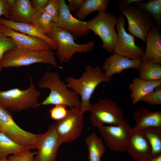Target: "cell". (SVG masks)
<instances>
[{
	"instance_id": "cell-33",
	"label": "cell",
	"mask_w": 161,
	"mask_h": 161,
	"mask_svg": "<svg viewBox=\"0 0 161 161\" xmlns=\"http://www.w3.org/2000/svg\"><path fill=\"white\" fill-rule=\"evenodd\" d=\"M59 0H49L47 4L42 10L51 15L55 19L57 23L59 16Z\"/></svg>"
},
{
	"instance_id": "cell-5",
	"label": "cell",
	"mask_w": 161,
	"mask_h": 161,
	"mask_svg": "<svg viewBox=\"0 0 161 161\" xmlns=\"http://www.w3.org/2000/svg\"><path fill=\"white\" fill-rule=\"evenodd\" d=\"M48 36L57 43L56 55L61 64L69 61L77 53H88L92 51L95 47V42L92 41L85 44L75 43L76 39L70 33L55 27Z\"/></svg>"
},
{
	"instance_id": "cell-38",
	"label": "cell",
	"mask_w": 161,
	"mask_h": 161,
	"mask_svg": "<svg viewBox=\"0 0 161 161\" xmlns=\"http://www.w3.org/2000/svg\"><path fill=\"white\" fill-rule=\"evenodd\" d=\"M144 1L142 0H122L117 1L118 5H127L133 4L137 2Z\"/></svg>"
},
{
	"instance_id": "cell-21",
	"label": "cell",
	"mask_w": 161,
	"mask_h": 161,
	"mask_svg": "<svg viewBox=\"0 0 161 161\" xmlns=\"http://www.w3.org/2000/svg\"><path fill=\"white\" fill-rule=\"evenodd\" d=\"M133 116L136 125L132 128L135 130L161 128V110L151 111L145 107H139L134 112Z\"/></svg>"
},
{
	"instance_id": "cell-2",
	"label": "cell",
	"mask_w": 161,
	"mask_h": 161,
	"mask_svg": "<svg viewBox=\"0 0 161 161\" xmlns=\"http://www.w3.org/2000/svg\"><path fill=\"white\" fill-rule=\"evenodd\" d=\"M38 87L50 90L49 95L40 103V105H62L80 109L81 100L79 95L74 91L68 88L60 79L57 72H46L38 82Z\"/></svg>"
},
{
	"instance_id": "cell-18",
	"label": "cell",
	"mask_w": 161,
	"mask_h": 161,
	"mask_svg": "<svg viewBox=\"0 0 161 161\" xmlns=\"http://www.w3.org/2000/svg\"><path fill=\"white\" fill-rule=\"evenodd\" d=\"M38 13L29 0H14L10 11L8 20L34 25Z\"/></svg>"
},
{
	"instance_id": "cell-30",
	"label": "cell",
	"mask_w": 161,
	"mask_h": 161,
	"mask_svg": "<svg viewBox=\"0 0 161 161\" xmlns=\"http://www.w3.org/2000/svg\"><path fill=\"white\" fill-rule=\"evenodd\" d=\"M16 47V45L13 41L4 34L0 30V74L3 68L2 62L5 54Z\"/></svg>"
},
{
	"instance_id": "cell-3",
	"label": "cell",
	"mask_w": 161,
	"mask_h": 161,
	"mask_svg": "<svg viewBox=\"0 0 161 161\" xmlns=\"http://www.w3.org/2000/svg\"><path fill=\"white\" fill-rule=\"evenodd\" d=\"M41 92L36 88L32 78L28 88H14L0 91V105L8 110L19 112L30 108H37L40 105L38 99Z\"/></svg>"
},
{
	"instance_id": "cell-7",
	"label": "cell",
	"mask_w": 161,
	"mask_h": 161,
	"mask_svg": "<svg viewBox=\"0 0 161 161\" xmlns=\"http://www.w3.org/2000/svg\"><path fill=\"white\" fill-rule=\"evenodd\" d=\"M0 133L29 150L37 149L42 135L30 132L20 128L8 110L0 105Z\"/></svg>"
},
{
	"instance_id": "cell-9",
	"label": "cell",
	"mask_w": 161,
	"mask_h": 161,
	"mask_svg": "<svg viewBox=\"0 0 161 161\" xmlns=\"http://www.w3.org/2000/svg\"><path fill=\"white\" fill-rule=\"evenodd\" d=\"M122 14L127 20L129 33L144 43L147 34L154 25L153 18L133 4L118 5Z\"/></svg>"
},
{
	"instance_id": "cell-8",
	"label": "cell",
	"mask_w": 161,
	"mask_h": 161,
	"mask_svg": "<svg viewBox=\"0 0 161 161\" xmlns=\"http://www.w3.org/2000/svg\"><path fill=\"white\" fill-rule=\"evenodd\" d=\"M90 119L93 126L99 128L106 124L116 126L126 120L123 112L114 102L107 99H100L92 104Z\"/></svg>"
},
{
	"instance_id": "cell-31",
	"label": "cell",
	"mask_w": 161,
	"mask_h": 161,
	"mask_svg": "<svg viewBox=\"0 0 161 161\" xmlns=\"http://www.w3.org/2000/svg\"><path fill=\"white\" fill-rule=\"evenodd\" d=\"M66 107L65 105H58L50 109L49 112L51 119L59 121L64 118L69 112Z\"/></svg>"
},
{
	"instance_id": "cell-16",
	"label": "cell",
	"mask_w": 161,
	"mask_h": 161,
	"mask_svg": "<svg viewBox=\"0 0 161 161\" xmlns=\"http://www.w3.org/2000/svg\"><path fill=\"white\" fill-rule=\"evenodd\" d=\"M0 30L13 41L17 47L37 51L51 49L47 42L39 38L15 31L0 24Z\"/></svg>"
},
{
	"instance_id": "cell-10",
	"label": "cell",
	"mask_w": 161,
	"mask_h": 161,
	"mask_svg": "<svg viewBox=\"0 0 161 161\" xmlns=\"http://www.w3.org/2000/svg\"><path fill=\"white\" fill-rule=\"evenodd\" d=\"M83 115L80 109L71 108L64 118L55 123L59 146L74 141L80 137L84 126Z\"/></svg>"
},
{
	"instance_id": "cell-34",
	"label": "cell",
	"mask_w": 161,
	"mask_h": 161,
	"mask_svg": "<svg viewBox=\"0 0 161 161\" xmlns=\"http://www.w3.org/2000/svg\"><path fill=\"white\" fill-rule=\"evenodd\" d=\"M36 152L27 150L19 154H13L8 158V161H34Z\"/></svg>"
},
{
	"instance_id": "cell-1",
	"label": "cell",
	"mask_w": 161,
	"mask_h": 161,
	"mask_svg": "<svg viewBox=\"0 0 161 161\" xmlns=\"http://www.w3.org/2000/svg\"><path fill=\"white\" fill-rule=\"evenodd\" d=\"M111 79L105 76L102 68L99 65L93 67L88 64L80 78H76L73 76H68L65 81L68 88L80 95V109L83 114L90 111L92 105L90 100L96 88L102 83L109 82Z\"/></svg>"
},
{
	"instance_id": "cell-36",
	"label": "cell",
	"mask_w": 161,
	"mask_h": 161,
	"mask_svg": "<svg viewBox=\"0 0 161 161\" xmlns=\"http://www.w3.org/2000/svg\"><path fill=\"white\" fill-rule=\"evenodd\" d=\"M85 0H69L67 7L70 12H77L80 8Z\"/></svg>"
},
{
	"instance_id": "cell-32",
	"label": "cell",
	"mask_w": 161,
	"mask_h": 161,
	"mask_svg": "<svg viewBox=\"0 0 161 161\" xmlns=\"http://www.w3.org/2000/svg\"><path fill=\"white\" fill-rule=\"evenodd\" d=\"M141 101L152 105H161V85L157 87L152 92L144 96Z\"/></svg>"
},
{
	"instance_id": "cell-29",
	"label": "cell",
	"mask_w": 161,
	"mask_h": 161,
	"mask_svg": "<svg viewBox=\"0 0 161 161\" xmlns=\"http://www.w3.org/2000/svg\"><path fill=\"white\" fill-rule=\"evenodd\" d=\"M56 22L48 13L43 11L38 12L34 25L38 26L46 35L49 34L56 27Z\"/></svg>"
},
{
	"instance_id": "cell-28",
	"label": "cell",
	"mask_w": 161,
	"mask_h": 161,
	"mask_svg": "<svg viewBox=\"0 0 161 161\" xmlns=\"http://www.w3.org/2000/svg\"><path fill=\"white\" fill-rule=\"evenodd\" d=\"M136 2L133 4L149 14L160 28L161 24V0H149Z\"/></svg>"
},
{
	"instance_id": "cell-40",
	"label": "cell",
	"mask_w": 161,
	"mask_h": 161,
	"mask_svg": "<svg viewBox=\"0 0 161 161\" xmlns=\"http://www.w3.org/2000/svg\"><path fill=\"white\" fill-rule=\"evenodd\" d=\"M0 161H8L7 158L5 157L0 159Z\"/></svg>"
},
{
	"instance_id": "cell-6",
	"label": "cell",
	"mask_w": 161,
	"mask_h": 161,
	"mask_svg": "<svg viewBox=\"0 0 161 161\" xmlns=\"http://www.w3.org/2000/svg\"><path fill=\"white\" fill-rule=\"evenodd\" d=\"M117 21V18L112 13L100 11L87 22L89 29L102 40V47L111 53L114 52L117 40L115 28Z\"/></svg>"
},
{
	"instance_id": "cell-37",
	"label": "cell",
	"mask_w": 161,
	"mask_h": 161,
	"mask_svg": "<svg viewBox=\"0 0 161 161\" xmlns=\"http://www.w3.org/2000/svg\"><path fill=\"white\" fill-rule=\"evenodd\" d=\"M49 1V0H31L30 1L32 7L39 12L44 9Z\"/></svg>"
},
{
	"instance_id": "cell-19",
	"label": "cell",
	"mask_w": 161,
	"mask_h": 161,
	"mask_svg": "<svg viewBox=\"0 0 161 161\" xmlns=\"http://www.w3.org/2000/svg\"><path fill=\"white\" fill-rule=\"evenodd\" d=\"M0 24L15 31L39 38L47 42L50 46L52 50L57 49L56 42L47 36L43 30L37 25L14 22L1 18H0Z\"/></svg>"
},
{
	"instance_id": "cell-22",
	"label": "cell",
	"mask_w": 161,
	"mask_h": 161,
	"mask_svg": "<svg viewBox=\"0 0 161 161\" xmlns=\"http://www.w3.org/2000/svg\"><path fill=\"white\" fill-rule=\"evenodd\" d=\"M161 85V80L155 81L143 80L135 78L129 85L131 92L130 98L132 103L136 104L144 96Z\"/></svg>"
},
{
	"instance_id": "cell-24",
	"label": "cell",
	"mask_w": 161,
	"mask_h": 161,
	"mask_svg": "<svg viewBox=\"0 0 161 161\" xmlns=\"http://www.w3.org/2000/svg\"><path fill=\"white\" fill-rule=\"evenodd\" d=\"M110 2L109 0H85L80 9L76 12L75 15L77 18L83 21L94 11H106Z\"/></svg>"
},
{
	"instance_id": "cell-11",
	"label": "cell",
	"mask_w": 161,
	"mask_h": 161,
	"mask_svg": "<svg viewBox=\"0 0 161 161\" xmlns=\"http://www.w3.org/2000/svg\"><path fill=\"white\" fill-rule=\"evenodd\" d=\"M125 18L122 14L117 18L116 26L117 40L114 53L134 60H141L144 53V48L136 45L134 37L125 29Z\"/></svg>"
},
{
	"instance_id": "cell-26",
	"label": "cell",
	"mask_w": 161,
	"mask_h": 161,
	"mask_svg": "<svg viewBox=\"0 0 161 161\" xmlns=\"http://www.w3.org/2000/svg\"><path fill=\"white\" fill-rule=\"evenodd\" d=\"M29 150L5 134L0 133V159L10 154H19Z\"/></svg>"
},
{
	"instance_id": "cell-23",
	"label": "cell",
	"mask_w": 161,
	"mask_h": 161,
	"mask_svg": "<svg viewBox=\"0 0 161 161\" xmlns=\"http://www.w3.org/2000/svg\"><path fill=\"white\" fill-rule=\"evenodd\" d=\"M85 143L88 151L89 161H100L106 151L102 139L93 132L87 137Z\"/></svg>"
},
{
	"instance_id": "cell-4",
	"label": "cell",
	"mask_w": 161,
	"mask_h": 161,
	"mask_svg": "<svg viewBox=\"0 0 161 161\" xmlns=\"http://www.w3.org/2000/svg\"><path fill=\"white\" fill-rule=\"evenodd\" d=\"M51 49L34 50L16 47L7 52L2 62L3 68L18 67L43 63L60 68Z\"/></svg>"
},
{
	"instance_id": "cell-17",
	"label": "cell",
	"mask_w": 161,
	"mask_h": 161,
	"mask_svg": "<svg viewBox=\"0 0 161 161\" xmlns=\"http://www.w3.org/2000/svg\"><path fill=\"white\" fill-rule=\"evenodd\" d=\"M141 60L130 59L123 55L113 53L104 61L102 69L105 76L111 78L114 74H120L126 69H139L141 65Z\"/></svg>"
},
{
	"instance_id": "cell-14",
	"label": "cell",
	"mask_w": 161,
	"mask_h": 161,
	"mask_svg": "<svg viewBox=\"0 0 161 161\" xmlns=\"http://www.w3.org/2000/svg\"><path fill=\"white\" fill-rule=\"evenodd\" d=\"M59 146L58 135L53 123L42 134L34 161H55Z\"/></svg>"
},
{
	"instance_id": "cell-27",
	"label": "cell",
	"mask_w": 161,
	"mask_h": 161,
	"mask_svg": "<svg viewBox=\"0 0 161 161\" xmlns=\"http://www.w3.org/2000/svg\"><path fill=\"white\" fill-rule=\"evenodd\" d=\"M139 78L143 80L155 81L161 80L160 64L151 62H142L139 69Z\"/></svg>"
},
{
	"instance_id": "cell-15",
	"label": "cell",
	"mask_w": 161,
	"mask_h": 161,
	"mask_svg": "<svg viewBox=\"0 0 161 161\" xmlns=\"http://www.w3.org/2000/svg\"><path fill=\"white\" fill-rule=\"evenodd\" d=\"M150 144L142 132L131 128L126 152L136 161H143L151 157Z\"/></svg>"
},
{
	"instance_id": "cell-35",
	"label": "cell",
	"mask_w": 161,
	"mask_h": 161,
	"mask_svg": "<svg viewBox=\"0 0 161 161\" xmlns=\"http://www.w3.org/2000/svg\"><path fill=\"white\" fill-rule=\"evenodd\" d=\"M11 6L8 3L7 0H0V18L4 16V18L9 20V12Z\"/></svg>"
},
{
	"instance_id": "cell-13",
	"label": "cell",
	"mask_w": 161,
	"mask_h": 161,
	"mask_svg": "<svg viewBox=\"0 0 161 161\" xmlns=\"http://www.w3.org/2000/svg\"><path fill=\"white\" fill-rule=\"evenodd\" d=\"M59 1L60 10L56 27L69 32L76 39L89 35L91 31L87 22L74 17L68 9L65 1Z\"/></svg>"
},
{
	"instance_id": "cell-12",
	"label": "cell",
	"mask_w": 161,
	"mask_h": 161,
	"mask_svg": "<svg viewBox=\"0 0 161 161\" xmlns=\"http://www.w3.org/2000/svg\"><path fill=\"white\" fill-rule=\"evenodd\" d=\"M131 128L126 120L118 125H104L97 129L109 149L113 151L125 152Z\"/></svg>"
},
{
	"instance_id": "cell-20",
	"label": "cell",
	"mask_w": 161,
	"mask_h": 161,
	"mask_svg": "<svg viewBox=\"0 0 161 161\" xmlns=\"http://www.w3.org/2000/svg\"><path fill=\"white\" fill-rule=\"evenodd\" d=\"M146 47L142 62L161 64V35L160 28L154 25L146 37Z\"/></svg>"
},
{
	"instance_id": "cell-25",
	"label": "cell",
	"mask_w": 161,
	"mask_h": 161,
	"mask_svg": "<svg viewBox=\"0 0 161 161\" xmlns=\"http://www.w3.org/2000/svg\"><path fill=\"white\" fill-rule=\"evenodd\" d=\"M140 131L150 144L151 157H156L161 155V128L150 127Z\"/></svg>"
},
{
	"instance_id": "cell-39",
	"label": "cell",
	"mask_w": 161,
	"mask_h": 161,
	"mask_svg": "<svg viewBox=\"0 0 161 161\" xmlns=\"http://www.w3.org/2000/svg\"><path fill=\"white\" fill-rule=\"evenodd\" d=\"M143 161H161V155L156 157H150Z\"/></svg>"
}]
</instances>
